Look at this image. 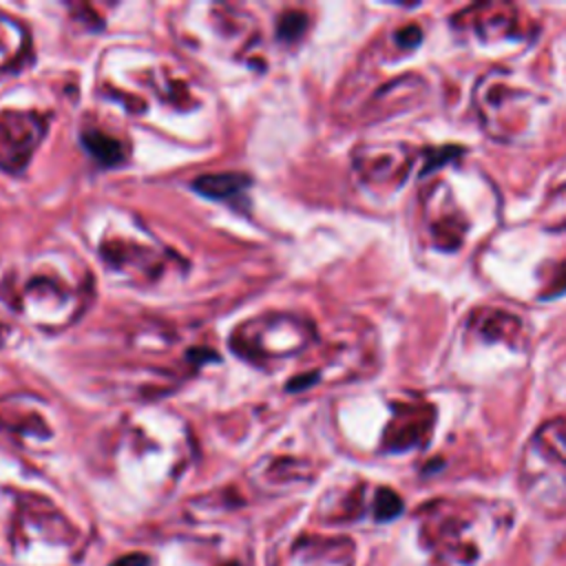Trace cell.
I'll return each instance as SVG.
<instances>
[{
  "mask_svg": "<svg viewBox=\"0 0 566 566\" xmlns=\"http://www.w3.org/2000/svg\"><path fill=\"white\" fill-rule=\"evenodd\" d=\"M511 522V506L493 500H433L418 509L422 546L451 566L478 564L504 539Z\"/></svg>",
  "mask_w": 566,
  "mask_h": 566,
  "instance_id": "1",
  "label": "cell"
},
{
  "mask_svg": "<svg viewBox=\"0 0 566 566\" xmlns=\"http://www.w3.org/2000/svg\"><path fill=\"white\" fill-rule=\"evenodd\" d=\"M546 106V97L513 82V77L500 69L486 73L475 84L478 115L484 130L495 139L513 142L528 137Z\"/></svg>",
  "mask_w": 566,
  "mask_h": 566,
  "instance_id": "2",
  "label": "cell"
},
{
  "mask_svg": "<svg viewBox=\"0 0 566 566\" xmlns=\"http://www.w3.org/2000/svg\"><path fill=\"white\" fill-rule=\"evenodd\" d=\"M520 484L539 509L566 506V418H553L533 433L522 453Z\"/></svg>",
  "mask_w": 566,
  "mask_h": 566,
  "instance_id": "3",
  "label": "cell"
},
{
  "mask_svg": "<svg viewBox=\"0 0 566 566\" xmlns=\"http://www.w3.org/2000/svg\"><path fill=\"white\" fill-rule=\"evenodd\" d=\"M424 237L436 250L458 252L473 234V212L458 199L449 179H433L422 190Z\"/></svg>",
  "mask_w": 566,
  "mask_h": 566,
  "instance_id": "4",
  "label": "cell"
},
{
  "mask_svg": "<svg viewBox=\"0 0 566 566\" xmlns=\"http://www.w3.org/2000/svg\"><path fill=\"white\" fill-rule=\"evenodd\" d=\"M453 24H458L462 31L473 33V38L486 46L528 38L526 29L522 27L520 9L509 2L471 4L453 18Z\"/></svg>",
  "mask_w": 566,
  "mask_h": 566,
  "instance_id": "5",
  "label": "cell"
},
{
  "mask_svg": "<svg viewBox=\"0 0 566 566\" xmlns=\"http://www.w3.org/2000/svg\"><path fill=\"white\" fill-rule=\"evenodd\" d=\"M436 411L427 402L416 405H396L394 418L385 431V449L400 453L411 449L427 447L431 433H433Z\"/></svg>",
  "mask_w": 566,
  "mask_h": 566,
  "instance_id": "6",
  "label": "cell"
},
{
  "mask_svg": "<svg viewBox=\"0 0 566 566\" xmlns=\"http://www.w3.org/2000/svg\"><path fill=\"white\" fill-rule=\"evenodd\" d=\"M469 332L482 343H502L509 347L522 345V323L515 314L497 307H478L467 321Z\"/></svg>",
  "mask_w": 566,
  "mask_h": 566,
  "instance_id": "7",
  "label": "cell"
},
{
  "mask_svg": "<svg viewBox=\"0 0 566 566\" xmlns=\"http://www.w3.org/2000/svg\"><path fill=\"white\" fill-rule=\"evenodd\" d=\"M248 179L241 175H208L195 181V188L201 190L206 197H232L239 192Z\"/></svg>",
  "mask_w": 566,
  "mask_h": 566,
  "instance_id": "8",
  "label": "cell"
},
{
  "mask_svg": "<svg viewBox=\"0 0 566 566\" xmlns=\"http://www.w3.org/2000/svg\"><path fill=\"white\" fill-rule=\"evenodd\" d=\"M84 146L102 161V164H115L122 159V148L117 144V139L99 133V130H93V133H86L84 135Z\"/></svg>",
  "mask_w": 566,
  "mask_h": 566,
  "instance_id": "9",
  "label": "cell"
},
{
  "mask_svg": "<svg viewBox=\"0 0 566 566\" xmlns=\"http://www.w3.org/2000/svg\"><path fill=\"white\" fill-rule=\"evenodd\" d=\"M371 511H374V517H376L378 522H389V520H394L396 515L402 513V500L398 497L396 491L382 486V489H378L376 495H374V506H371Z\"/></svg>",
  "mask_w": 566,
  "mask_h": 566,
  "instance_id": "10",
  "label": "cell"
},
{
  "mask_svg": "<svg viewBox=\"0 0 566 566\" xmlns=\"http://www.w3.org/2000/svg\"><path fill=\"white\" fill-rule=\"evenodd\" d=\"M303 29H305V18H303L301 13L285 15V20H283V22H281V27H279L281 38H296Z\"/></svg>",
  "mask_w": 566,
  "mask_h": 566,
  "instance_id": "11",
  "label": "cell"
},
{
  "mask_svg": "<svg viewBox=\"0 0 566 566\" xmlns=\"http://www.w3.org/2000/svg\"><path fill=\"white\" fill-rule=\"evenodd\" d=\"M148 564H150V559L144 553H126V555L117 557L111 566H148Z\"/></svg>",
  "mask_w": 566,
  "mask_h": 566,
  "instance_id": "12",
  "label": "cell"
}]
</instances>
